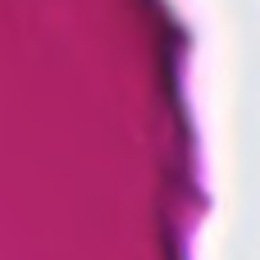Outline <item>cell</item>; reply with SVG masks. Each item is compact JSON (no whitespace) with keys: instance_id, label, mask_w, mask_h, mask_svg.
<instances>
[]
</instances>
